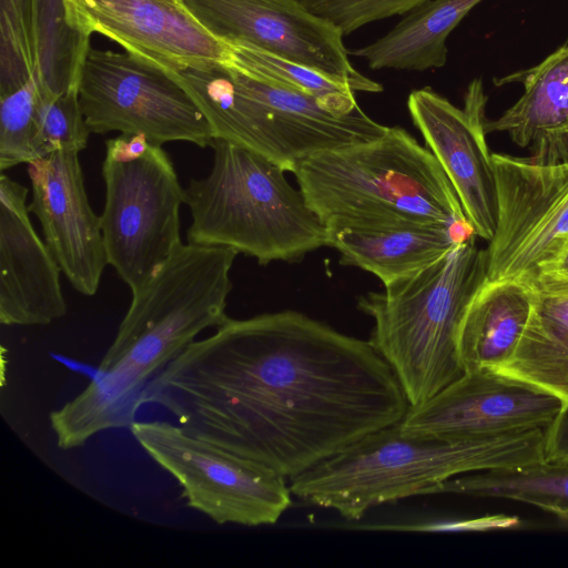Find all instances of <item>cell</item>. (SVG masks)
Returning a JSON list of instances; mask_svg holds the SVG:
<instances>
[{
	"instance_id": "obj_1",
	"label": "cell",
	"mask_w": 568,
	"mask_h": 568,
	"mask_svg": "<svg viewBox=\"0 0 568 568\" xmlns=\"http://www.w3.org/2000/svg\"><path fill=\"white\" fill-rule=\"evenodd\" d=\"M143 402L288 480L409 408L368 341L296 311L230 317L163 367Z\"/></svg>"
},
{
	"instance_id": "obj_2",
	"label": "cell",
	"mask_w": 568,
	"mask_h": 568,
	"mask_svg": "<svg viewBox=\"0 0 568 568\" xmlns=\"http://www.w3.org/2000/svg\"><path fill=\"white\" fill-rule=\"evenodd\" d=\"M239 252L182 244L136 292L95 375L49 415L59 448L82 447L110 429L130 428L150 381L209 327L227 316Z\"/></svg>"
},
{
	"instance_id": "obj_3",
	"label": "cell",
	"mask_w": 568,
	"mask_h": 568,
	"mask_svg": "<svg viewBox=\"0 0 568 568\" xmlns=\"http://www.w3.org/2000/svg\"><path fill=\"white\" fill-rule=\"evenodd\" d=\"M544 442L542 428L443 439L405 434L397 423L365 435L288 485L300 499L357 520L375 506L427 495L459 475L544 462Z\"/></svg>"
},
{
	"instance_id": "obj_4",
	"label": "cell",
	"mask_w": 568,
	"mask_h": 568,
	"mask_svg": "<svg viewBox=\"0 0 568 568\" xmlns=\"http://www.w3.org/2000/svg\"><path fill=\"white\" fill-rule=\"evenodd\" d=\"M476 237L384 285L383 292L358 298V308L374 321L368 342L393 369L409 406L428 400L465 373L459 327L487 280V251Z\"/></svg>"
},
{
	"instance_id": "obj_5",
	"label": "cell",
	"mask_w": 568,
	"mask_h": 568,
	"mask_svg": "<svg viewBox=\"0 0 568 568\" xmlns=\"http://www.w3.org/2000/svg\"><path fill=\"white\" fill-rule=\"evenodd\" d=\"M293 174L324 223H452L466 217L437 159L399 126L369 142L311 155Z\"/></svg>"
},
{
	"instance_id": "obj_6",
	"label": "cell",
	"mask_w": 568,
	"mask_h": 568,
	"mask_svg": "<svg viewBox=\"0 0 568 568\" xmlns=\"http://www.w3.org/2000/svg\"><path fill=\"white\" fill-rule=\"evenodd\" d=\"M210 146V172L184 189L187 243L232 247L260 264L298 261L327 245L325 223L281 165L223 139Z\"/></svg>"
},
{
	"instance_id": "obj_7",
	"label": "cell",
	"mask_w": 568,
	"mask_h": 568,
	"mask_svg": "<svg viewBox=\"0 0 568 568\" xmlns=\"http://www.w3.org/2000/svg\"><path fill=\"white\" fill-rule=\"evenodd\" d=\"M101 174L106 261L134 293L183 244L184 189L166 151L141 134L106 140Z\"/></svg>"
},
{
	"instance_id": "obj_8",
	"label": "cell",
	"mask_w": 568,
	"mask_h": 568,
	"mask_svg": "<svg viewBox=\"0 0 568 568\" xmlns=\"http://www.w3.org/2000/svg\"><path fill=\"white\" fill-rule=\"evenodd\" d=\"M130 430L146 455L178 481L186 506L219 525H273L292 504L288 479L179 424L135 420Z\"/></svg>"
},
{
	"instance_id": "obj_9",
	"label": "cell",
	"mask_w": 568,
	"mask_h": 568,
	"mask_svg": "<svg viewBox=\"0 0 568 568\" xmlns=\"http://www.w3.org/2000/svg\"><path fill=\"white\" fill-rule=\"evenodd\" d=\"M78 97L91 133L141 134L150 142L211 145L210 124L172 72L131 53L90 47Z\"/></svg>"
},
{
	"instance_id": "obj_10",
	"label": "cell",
	"mask_w": 568,
	"mask_h": 568,
	"mask_svg": "<svg viewBox=\"0 0 568 568\" xmlns=\"http://www.w3.org/2000/svg\"><path fill=\"white\" fill-rule=\"evenodd\" d=\"M497 224L487 251V280L526 276L568 233V161L540 164L493 153Z\"/></svg>"
},
{
	"instance_id": "obj_11",
	"label": "cell",
	"mask_w": 568,
	"mask_h": 568,
	"mask_svg": "<svg viewBox=\"0 0 568 568\" xmlns=\"http://www.w3.org/2000/svg\"><path fill=\"white\" fill-rule=\"evenodd\" d=\"M217 39L240 41L316 70L353 91L383 87L348 59L343 34L293 0H181Z\"/></svg>"
},
{
	"instance_id": "obj_12",
	"label": "cell",
	"mask_w": 568,
	"mask_h": 568,
	"mask_svg": "<svg viewBox=\"0 0 568 568\" xmlns=\"http://www.w3.org/2000/svg\"><path fill=\"white\" fill-rule=\"evenodd\" d=\"M71 27L99 33L166 71L226 64L227 43L214 37L181 0H63Z\"/></svg>"
},
{
	"instance_id": "obj_13",
	"label": "cell",
	"mask_w": 568,
	"mask_h": 568,
	"mask_svg": "<svg viewBox=\"0 0 568 568\" xmlns=\"http://www.w3.org/2000/svg\"><path fill=\"white\" fill-rule=\"evenodd\" d=\"M486 103L478 79L468 85L463 109L430 88L414 90L407 100L414 125L453 184L476 235L489 242L497 224V184L486 141Z\"/></svg>"
},
{
	"instance_id": "obj_14",
	"label": "cell",
	"mask_w": 568,
	"mask_h": 568,
	"mask_svg": "<svg viewBox=\"0 0 568 568\" xmlns=\"http://www.w3.org/2000/svg\"><path fill=\"white\" fill-rule=\"evenodd\" d=\"M557 397L484 368L464 373L428 400L409 406L402 432L467 439L545 429L562 408Z\"/></svg>"
},
{
	"instance_id": "obj_15",
	"label": "cell",
	"mask_w": 568,
	"mask_h": 568,
	"mask_svg": "<svg viewBox=\"0 0 568 568\" xmlns=\"http://www.w3.org/2000/svg\"><path fill=\"white\" fill-rule=\"evenodd\" d=\"M32 199L29 211L73 288L94 295L108 264L100 216L84 186L79 152L54 151L28 164Z\"/></svg>"
},
{
	"instance_id": "obj_16",
	"label": "cell",
	"mask_w": 568,
	"mask_h": 568,
	"mask_svg": "<svg viewBox=\"0 0 568 568\" xmlns=\"http://www.w3.org/2000/svg\"><path fill=\"white\" fill-rule=\"evenodd\" d=\"M90 47L70 26L63 0H0V97L31 78L50 94L77 89Z\"/></svg>"
},
{
	"instance_id": "obj_17",
	"label": "cell",
	"mask_w": 568,
	"mask_h": 568,
	"mask_svg": "<svg viewBox=\"0 0 568 568\" xmlns=\"http://www.w3.org/2000/svg\"><path fill=\"white\" fill-rule=\"evenodd\" d=\"M28 189L0 176V323L48 325L67 314L61 267L36 232Z\"/></svg>"
},
{
	"instance_id": "obj_18",
	"label": "cell",
	"mask_w": 568,
	"mask_h": 568,
	"mask_svg": "<svg viewBox=\"0 0 568 568\" xmlns=\"http://www.w3.org/2000/svg\"><path fill=\"white\" fill-rule=\"evenodd\" d=\"M327 245L343 265L361 267L384 285L433 264L474 236L467 217L452 223H325Z\"/></svg>"
},
{
	"instance_id": "obj_19",
	"label": "cell",
	"mask_w": 568,
	"mask_h": 568,
	"mask_svg": "<svg viewBox=\"0 0 568 568\" xmlns=\"http://www.w3.org/2000/svg\"><path fill=\"white\" fill-rule=\"evenodd\" d=\"M520 82L524 93L498 119L486 120V132H507L529 161L554 164L568 161V45L539 64L495 81Z\"/></svg>"
},
{
	"instance_id": "obj_20",
	"label": "cell",
	"mask_w": 568,
	"mask_h": 568,
	"mask_svg": "<svg viewBox=\"0 0 568 568\" xmlns=\"http://www.w3.org/2000/svg\"><path fill=\"white\" fill-rule=\"evenodd\" d=\"M528 323L513 356L494 372L568 404V277L537 270Z\"/></svg>"
},
{
	"instance_id": "obj_21",
	"label": "cell",
	"mask_w": 568,
	"mask_h": 568,
	"mask_svg": "<svg viewBox=\"0 0 568 568\" xmlns=\"http://www.w3.org/2000/svg\"><path fill=\"white\" fill-rule=\"evenodd\" d=\"M192 97L212 130L223 139L256 152L285 171L297 168L266 105L241 88L225 64L172 72Z\"/></svg>"
},
{
	"instance_id": "obj_22",
	"label": "cell",
	"mask_w": 568,
	"mask_h": 568,
	"mask_svg": "<svg viewBox=\"0 0 568 568\" xmlns=\"http://www.w3.org/2000/svg\"><path fill=\"white\" fill-rule=\"evenodd\" d=\"M532 306L526 277L486 280L470 300L458 333L465 373L495 369L515 353Z\"/></svg>"
},
{
	"instance_id": "obj_23",
	"label": "cell",
	"mask_w": 568,
	"mask_h": 568,
	"mask_svg": "<svg viewBox=\"0 0 568 568\" xmlns=\"http://www.w3.org/2000/svg\"><path fill=\"white\" fill-rule=\"evenodd\" d=\"M483 0H427L407 12L393 30L375 42L348 52L373 70L425 71L445 65L446 39Z\"/></svg>"
},
{
	"instance_id": "obj_24",
	"label": "cell",
	"mask_w": 568,
	"mask_h": 568,
	"mask_svg": "<svg viewBox=\"0 0 568 568\" xmlns=\"http://www.w3.org/2000/svg\"><path fill=\"white\" fill-rule=\"evenodd\" d=\"M430 494L519 501L568 524V463L544 460L521 467L459 475L434 486L427 493Z\"/></svg>"
},
{
	"instance_id": "obj_25",
	"label": "cell",
	"mask_w": 568,
	"mask_h": 568,
	"mask_svg": "<svg viewBox=\"0 0 568 568\" xmlns=\"http://www.w3.org/2000/svg\"><path fill=\"white\" fill-rule=\"evenodd\" d=\"M226 64L320 99L342 113L353 111L354 91L325 74L240 41H229Z\"/></svg>"
},
{
	"instance_id": "obj_26",
	"label": "cell",
	"mask_w": 568,
	"mask_h": 568,
	"mask_svg": "<svg viewBox=\"0 0 568 568\" xmlns=\"http://www.w3.org/2000/svg\"><path fill=\"white\" fill-rule=\"evenodd\" d=\"M39 85L31 78L18 90L0 97V171L40 158L36 103Z\"/></svg>"
},
{
	"instance_id": "obj_27",
	"label": "cell",
	"mask_w": 568,
	"mask_h": 568,
	"mask_svg": "<svg viewBox=\"0 0 568 568\" xmlns=\"http://www.w3.org/2000/svg\"><path fill=\"white\" fill-rule=\"evenodd\" d=\"M40 158L54 151L81 152L91 134L82 113L78 89L60 94L38 89L36 103Z\"/></svg>"
},
{
	"instance_id": "obj_28",
	"label": "cell",
	"mask_w": 568,
	"mask_h": 568,
	"mask_svg": "<svg viewBox=\"0 0 568 568\" xmlns=\"http://www.w3.org/2000/svg\"><path fill=\"white\" fill-rule=\"evenodd\" d=\"M347 36L366 23L404 14L427 0H293Z\"/></svg>"
},
{
	"instance_id": "obj_29",
	"label": "cell",
	"mask_w": 568,
	"mask_h": 568,
	"mask_svg": "<svg viewBox=\"0 0 568 568\" xmlns=\"http://www.w3.org/2000/svg\"><path fill=\"white\" fill-rule=\"evenodd\" d=\"M544 456L546 462L568 463V404L544 429Z\"/></svg>"
},
{
	"instance_id": "obj_30",
	"label": "cell",
	"mask_w": 568,
	"mask_h": 568,
	"mask_svg": "<svg viewBox=\"0 0 568 568\" xmlns=\"http://www.w3.org/2000/svg\"><path fill=\"white\" fill-rule=\"evenodd\" d=\"M537 270L568 277V233L554 243Z\"/></svg>"
}]
</instances>
